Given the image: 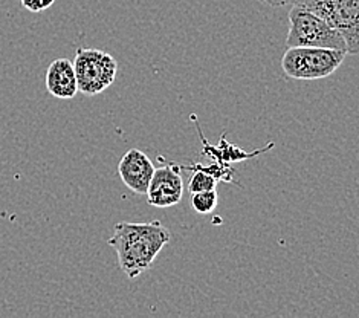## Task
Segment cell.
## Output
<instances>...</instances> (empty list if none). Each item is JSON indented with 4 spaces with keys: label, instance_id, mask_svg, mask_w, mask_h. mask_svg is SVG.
Segmentation results:
<instances>
[{
    "label": "cell",
    "instance_id": "cell-1",
    "mask_svg": "<svg viewBox=\"0 0 359 318\" xmlns=\"http://www.w3.org/2000/svg\"><path fill=\"white\" fill-rule=\"evenodd\" d=\"M170 240L172 233L159 220L119 222L107 245L115 249L121 271L129 279H136L150 268Z\"/></svg>",
    "mask_w": 359,
    "mask_h": 318
},
{
    "label": "cell",
    "instance_id": "cell-2",
    "mask_svg": "<svg viewBox=\"0 0 359 318\" xmlns=\"http://www.w3.org/2000/svg\"><path fill=\"white\" fill-rule=\"evenodd\" d=\"M286 46L303 48H327L347 53V41L338 29L323 20L306 8L294 4L289 11V32Z\"/></svg>",
    "mask_w": 359,
    "mask_h": 318
},
{
    "label": "cell",
    "instance_id": "cell-3",
    "mask_svg": "<svg viewBox=\"0 0 359 318\" xmlns=\"http://www.w3.org/2000/svg\"><path fill=\"white\" fill-rule=\"evenodd\" d=\"M348 54L327 48H287L281 58V69L294 80H321L335 74Z\"/></svg>",
    "mask_w": 359,
    "mask_h": 318
},
{
    "label": "cell",
    "instance_id": "cell-4",
    "mask_svg": "<svg viewBox=\"0 0 359 318\" xmlns=\"http://www.w3.org/2000/svg\"><path fill=\"white\" fill-rule=\"evenodd\" d=\"M76 86L84 95H98L116 79L118 63L106 51L80 48L74 58Z\"/></svg>",
    "mask_w": 359,
    "mask_h": 318
},
{
    "label": "cell",
    "instance_id": "cell-5",
    "mask_svg": "<svg viewBox=\"0 0 359 318\" xmlns=\"http://www.w3.org/2000/svg\"><path fill=\"white\" fill-rule=\"evenodd\" d=\"M292 4L320 15L330 27L338 29L347 41V54H358L359 0H294Z\"/></svg>",
    "mask_w": 359,
    "mask_h": 318
},
{
    "label": "cell",
    "instance_id": "cell-6",
    "mask_svg": "<svg viewBox=\"0 0 359 318\" xmlns=\"http://www.w3.org/2000/svg\"><path fill=\"white\" fill-rule=\"evenodd\" d=\"M147 202L156 208L175 207L182 201L184 179L173 162L155 168L147 188Z\"/></svg>",
    "mask_w": 359,
    "mask_h": 318
},
{
    "label": "cell",
    "instance_id": "cell-7",
    "mask_svg": "<svg viewBox=\"0 0 359 318\" xmlns=\"http://www.w3.org/2000/svg\"><path fill=\"white\" fill-rule=\"evenodd\" d=\"M155 171L151 159L140 149H130L119 161L118 173L124 185L136 194H145Z\"/></svg>",
    "mask_w": 359,
    "mask_h": 318
},
{
    "label": "cell",
    "instance_id": "cell-8",
    "mask_svg": "<svg viewBox=\"0 0 359 318\" xmlns=\"http://www.w3.org/2000/svg\"><path fill=\"white\" fill-rule=\"evenodd\" d=\"M46 89L50 95L60 100H72L79 86H76L75 69L71 60L57 58L49 65L46 71Z\"/></svg>",
    "mask_w": 359,
    "mask_h": 318
},
{
    "label": "cell",
    "instance_id": "cell-9",
    "mask_svg": "<svg viewBox=\"0 0 359 318\" xmlns=\"http://www.w3.org/2000/svg\"><path fill=\"white\" fill-rule=\"evenodd\" d=\"M199 135H201V138H202V141H203V144H205L203 153H205V154H210V157H212V158H216L219 162H224V164H228V162H236V161L238 162V161H245V159L254 158V157H257V154H260V153H263V152L269 150L271 147H273V144L271 143L266 149L255 150V152H252V153L243 152V150H241L238 147H236V145L229 144V143L225 140V136H222L219 147H211V145L207 143V140L203 138L202 132H199Z\"/></svg>",
    "mask_w": 359,
    "mask_h": 318
},
{
    "label": "cell",
    "instance_id": "cell-10",
    "mask_svg": "<svg viewBox=\"0 0 359 318\" xmlns=\"http://www.w3.org/2000/svg\"><path fill=\"white\" fill-rule=\"evenodd\" d=\"M191 205L196 213L211 214L217 208L219 194L217 190H207L199 193H191Z\"/></svg>",
    "mask_w": 359,
    "mask_h": 318
},
{
    "label": "cell",
    "instance_id": "cell-11",
    "mask_svg": "<svg viewBox=\"0 0 359 318\" xmlns=\"http://www.w3.org/2000/svg\"><path fill=\"white\" fill-rule=\"evenodd\" d=\"M194 175L191 176L190 183H188V190L190 193H199V192H207V190H216L217 187V179L203 171L201 168H194Z\"/></svg>",
    "mask_w": 359,
    "mask_h": 318
},
{
    "label": "cell",
    "instance_id": "cell-12",
    "mask_svg": "<svg viewBox=\"0 0 359 318\" xmlns=\"http://www.w3.org/2000/svg\"><path fill=\"white\" fill-rule=\"evenodd\" d=\"M25 10L31 13H43L54 5L55 0H20Z\"/></svg>",
    "mask_w": 359,
    "mask_h": 318
},
{
    "label": "cell",
    "instance_id": "cell-13",
    "mask_svg": "<svg viewBox=\"0 0 359 318\" xmlns=\"http://www.w3.org/2000/svg\"><path fill=\"white\" fill-rule=\"evenodd\" d=\"M262 4L272 6V8H281V6H286L289 4H292L294 0H260Z\"/></svg>",
    "mask_w": 359,
    "mask_h": 318
}]
</instances>
